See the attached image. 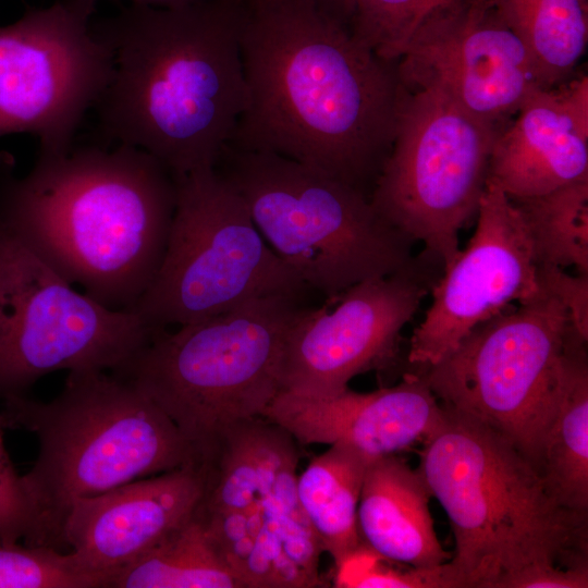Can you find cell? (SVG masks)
<instances>
[{
    "label": "cell",
    "mask_w": 588,
    "mask_h": 588,
    "mask_svg": "<svg viewBox=\"0 0 588 588\" xmlns=\"http://www.w3.org/2000/svg\"><path fill=\"white\" fill-rule=\"evenodd\" d=\"M427 292L428 282L413 262L352 285L332 310L306 305L285 338L280 391L327 396L348 388L355 376L389 364Z\"/></svg>",
    "instance_id": "cell-14"
},
{
    "label": "cell",
    "mask_w": 588,
    "mask_h": 588,
    "mask_svg": "<svg viewBox=\"0 0 588 588\" xmlns=\"http://www.w3.org/2000/svg\"><path fill=\"white\" fill-rule=\"evenodd\" d=\"M510 200L527 229L537 264L573 266L588 274V177Z\"/></svg>",
    "instance_id": "cell-26"
},
{
    "label": "cell",
    "mask_w": 588,
    "mask_h": 588,
    "mask_svg": "<svg viewBox=\"0 0 588 588\" xmlns=\"http://www.w3.org/2000/svg\"><path fill=\"white\" fill-rule=\"evenodd\" d=\"M156 330L75 291L0 228V400L58 370H117Z\"/></svg>",
    "instance_id": "cell-11"
},
{
    "label": "cell",
    "mask_w": 588,
    "mask_h": 588,
    "mask_svg": "<svg viewBox=\"0 0 588 588\" xmlns=\"http://www.w3.org/2000/svg\"><path fill=\"white\" fill-rule=\"evenodd\" d=\"M327 11L336 15L345 22L344 13L347 0H316Z\"/></svg>",
    "instance_id": "cell-34"
},
{
    "label": "cell",
    "mask_w": 588,
    "mask_h": 588,
    "mask_svg": "<svg viewBox=\"0 0 588 588\" xmlns=\"http://www.w3.org/2000/svg\"><path fill=\"white\" fill-rule=\"evenodd\" d=\"M306 297L271 295L217 316L158 329L111 373L147 394L200 464L233 424L259 417L281 390L287 331Z\"/></svg>",
    "instance_id": "cell-6"
},
{
    "label": "cell",
    "mask_w": 588,
    "mask_h": 588,
    "mask_svg": "<svg viewBox=\"0 0 588 588\" xmlns=\"http://www.w3.org/2000/svg\"><path fill=\"white\" fill-rule=\"evenodd\" d=\"M443 408L417 470L452 527L449 588H587L588 516L561 505L509 440Z\"/></svg>",
    "instance_id": "cell-4"
},
{
    "label": "cell",
    "mask_w": 588,
    "mask_h": 588,
    "mask_svg": "<svg viewBox=\"0 0 588 588\" xmlns=\"http://www.w3.org/2000/svg\"><path fill=\"white\" fill-rule=\"evenodd\" d=\"M243 5L248 102L226 145L295 160L370 197L405 93L396 68L316 0Z\"/></svg>",
    "instance_id": "cell-1"
},
{
    "label": "cell",
    "mask_w": 588,
    "mask_h": 588,
    "mask_svg": "<svg viewBox=\"0 0 588 588\" xmlns=\"http://www.w3.org/2000/svg\"><path fill=\"white\" fill-rule=\"evenodd\" d=\"M243 12L237 0L130 2L90 23L112 59L95 106L101 137L148 152L174 176L213 168L248 102Z\"/></svg>",
    "instance_id": "cell-3"
},
{
    "label": "cell",
    "mask_w": 588,
    "mask_h": 588,
    "mask_svg": "<svg viewBox=\"0 0 588 588\" xmlns=\"http://www.w3.org/2000/svg\"><path fill=\"white\" fill-rule=\"evenodd\" d=\"M341 588H449L443 565L417 568L392 561L362 542L335 566Z\"/></svg>",
    "instance_id": "cell-30"
},
{
    "label": "cell",
    "mask_w": 588,
    "mask_h": 588,
    "mask_svg": "<svg viewBox=\"0 0 588 588\" xmlns=\"http://www.w3.org/2000/svg\"><path fill=\"white\" fill-rule=\"evenodd\" d=\"M295 439L262 417L229 427L216 442L206 468V490L199 509L249 511L260 505L268 479L297 457Z\"/></svg>",
    "instance_id": "cell-20"
},
{
    "label": "cell",
    "mask_w": 588,
    "mask_h": 588,
    "mask_svg": "<svg viewBox=\"0 0 588 588\" xmlns=\"http://www.w3.org/2000/svg\"><path fill=\"white\" fill-rule=\"evenodd\" d=\"M241 195L268 246L328 303L413 264L408 237L358 188L272 152L225 145L213 167Z\"/></svg>",
    "instance_id": "cell-7"
},
{
    "label": "cell",
    "mask_w": 588,
    "mask_h": 588,
    "mask_svg": "<svg viewBox=\"0 0 588 588\" xmlns=\"http://www.w3.org/2000/svg\"><path fill=\"white\" fill-rule=\"evenodd\" d=\"M443 411L424 376L406 373L394 387L366 393L346 388L311 397L280 391L260 417L299 444L343 445L371 463L422 443Z\"/></svg>",
    "instance_id": "cell-17"
},
{
    "label": "cell",
    "mask_w": 588,
    "mask_h": 588,
    "mask_svg": "<svg viewBox=\"0 0 588 588\" xmlns=\"http://www.w3.org/2000/svg\"><path fill=\"white\" fill-rule=\"evenodd\" d=\"M406 88H437L495 125L547 88L490 0H450L416 30L396 66Z\"/></svg>",
    "instance_id": "cell-13"
},
{
    "label": "cell",
    "mask_w": 588,
    "mask_h": 588,
    "mask_svg": "<svg viewBox=\"0 0 588 588\" xmlns=\"http://www.w3.org/2000/svg\"><path fill=\"white\" fill-rule=\"evenodd\" d=\"M205 490L206 468L193 464L77 500L63 524L62 547L110 588L119 571L195 514Z\"/></svg>",
    "instance_id": "cell-16"
},
{
    "label": "cell",
    "mask_w": 588,
    "mask_h": 588,
    "mask_svg": "<svg viewBox=\"0 0 588 588\" xmlns=\"http://www.w3.org/2000/svg\"><path fill=\"white\" fill-rule=\"evenodd\" d=\"M175 204L172 172L135 147L38 154L23 176L0 154V228L110 309L131 311L152 282Z\"/></svg>",
    "instance_id": "cell-2"
},
{
    "label": "cell",
    "mask_w": 588,
    "mask_h": 588,
    "mask_svg": "<svg viewBox=\"0 0 588 588\" xmlns=\"http://www.w3.org/2000/svg\"><path fill=\"white\" fill-rule=\"evenodd\" d=\"M0 421V541H25L32 529V511L22 476L17 474L4 442Z\"/></svg>",
    "instance_id": "cell-31"
},
{
    "label": "cell",
    "mask_w": 588,
    "mask_h": 588,
    "mask_svg": "<svg viewBox=\"0 0 588 588\" xmlns=\"http://www.w3.org/2000/svg\"><path fill=\"white\" fill-rule=\"evenodd\" d=\"M414 91L405 88L370 201L444 268L460 252V230L477 215L500 130L437 88Z\"/></svg>",
    "instance_id": "cell-10"
},
{
    "label": "cell",
    "mask_w": 588,
    "mask_h": 588,
    "mask_svg": "<svg viewBox=\"0 0 588 588\" xmlns=\"http://www.w3.org/2000/svg\"><path fill=\"white\" fill-rule=\"evenodd\" d=\"M240 1L241 3H248V2H252V1H256V0H237Z\"/></svg>",
    "instance_id": "cell-35"
},
{
    "label": "cell",
    "mask_w": 588,
    "mask_h": 588,
    "mask_svg": "<svg viewBox=\"0 0 588 588\" xmlns=\"http://www.w3.org/2000/svg\"><path fill=\"white\" fill-rule=\"evenodd\" d=\"M90 10H95L98 0H74ZM209 0H130L131 3H140L154 8L179 9L203 3Z\"/></svg>",
    "instance_id": "cell-33"
},
{
    "label": "cell",
    "mask_w": 588,
    "mask_h": 588,
    "mask_svg": "<svg viewBox=\"0 0 588 588\" xmlns=\"http://www.w3.org/2000/svg\"><path fill=\"white\" fill-rule=\"evenodd\" d=\"M572 331L563 305L542 290L513 311L477 326L421 375L445 408L492 429L538 469Z\"/></svg>",
    "instance_id": "cell-9"
},
{
    "label": "cell",
    "mask_w": 588,
    "mask_h": 588,
    "mask_svg": "<svg viewBox=\"0 0 588 588\" xmlns=\"http://www.w3.org/2000/svg\"><path fill=\"white\" fill-rule=\"evenodd\" d=\"M369 464L352 449L333 444L297 475L298 501L334 567L363 542L357 512Z\"/></svg>",
    "instance_id": "cell-22"
},
{
    "label": "cell",
    "mask_w": 588,
    "mask_h": 588,
    "mask_svg": "<svg viewBox=\"0 0 588 588\" xmlns=\"http://www.w3.org/2000/svg\"><path fill=\"white\" fill-rule=\"evenodd\" d=\"M490 1L529 51L547 88L574 70L588 39L585 0Z\"/></svg>",
    "instance_id": "cell-25"
},
{
    "label": "cell",
    "mask_w": 588,
    "mask_h": 588,
    "mask_svg": "<svg viewBox=\"0 0 588 588\" xmlns=\"http://www.w3.org/2000/svg\"><path fill=\"white\" fill-rule=\"evenodd\" d=\"M477 216L467 246L432 286L431 305L411 339L408 362L413 365H436L477 326L512 303H527L542 292L527 229L495 184L487 181Z\"/></svg>",
    "instance_id": "cell-15"
},
{
    "label": "cell",
    "mask_w": 588,
    "mask_h": 588,
    "mask_svg": "<svg viewBox=\"0 0 588 588\" xmlns=\"http://www.w3.org/2000/svg\"><path fill=\"white\" fill-rule=\"evenodd\" d=\"M430 490L417 469L397 455L371 462L358 503L364 543L382 556L417 568L446 563L429 509Z\"/></svg>",
    "instance_id": "cell-19"
},
{
    "label": "cell",
    "mask_w": 588,
    "mask_h": 588,
    "mask_svg": "<svg viewBox=\"0 0 588 588\" xmlns=\"http://www.w3.org/2000/svg\"><path fill=\"white\" fill-rule=\"evenodd\" d=\"M297 458L287 462L266 485L260 497V539L277 588L322 587L319 541L296 491Z\"/></svg>",
    "instance_id": "cell-23"
},
{
    "label": "cell",
    "mask_w": 588,
    "mask_h": 588,
    "mask_svg": "<svg viewBox=\"0 0 588 588\" xmlns=\"http://www.w3.org/2000/svg\"><path fill=\"white\" fill-rule=\"evenodd\" d=\"M110 588H240L195 514L119 571Z\"/></svg>",
    "instance_id": "cell-24"
},
{
    "label": "cell",
    "mask_w": 588,
    "mask_h": 588,
    "mask_svg": "<svg viewBox=\"0 0 588 588\" xmlns=\"http://www.w3.org/2000/svg\"><path fill=\"white\" fill-rule=\"evenodd\" d=\"M537 278L540 287L563 305L575 332L588 341V274L574 277L561 267L538 264Z\"/></svg>",
    "instance_id": "cell-32"
},
{
    "label": "cell",
    "mask_w": 588,
    "mask_h": 588,
    "mask_svg": "<svg viewBox=\"0 0 588 588\" xmlns=\"http://www.w3.org/2000/svg\"><path fill=\"white\" fill-rule=\"evenodd\" d=\"M4 429L35 434L38 455L22 476L32 511L24 543L63 551L71 506L127 482L199 464L170 417L143 391L103 370L69 371L50 402L3 400Z\"/></svg>",
    "instance_id": "cell-5"
},
{
    "label": "cell",
    "mask_w": 588,
    "mask_h": 588,
    "mask_svg": "<svg viewBox=\"0 0 588 588\" xmlns=\"http://www.w3.org/2000/svg\"><path fill=\"white\" fill-rule=\"evenodd\" d=\"M587 342L573 332L560 400L538 467L554 499L585 516H588Z\"/></svg>",
    "instance_id": "cell-21"
},
{
    "label": "cell",
    "mask_w": 588,
    "mask_h": 588,
    "mask_svg": "<svg viewBox=\"0 0 588 588\" xmlns=\"http://www.w3.org/2000/svg\"><path fill=\"white\" fill-rule=\"evenodd\" d=\"M588 177V78L540 88L499 132L487 181L510 198L546 194Z\"/></svg>",
    "instance_id": "cell-18"
},
{
    "label": "cell",
    "mask_w": 588,
    "mask_h": 588,
    "mask_svg": "<svg viewBox=\"0 0 588 588\" xmlns=\"http://www.w3.org/2000/svg\"><path fill=\"white\" fill-rule=\"evenodd\" d=\"M108 588L70 551L0 541V588Z\"/></svg>",
    "instance_id": "cell-29"
},
{
    "label": "cell",
    "mask_w": 588,
    "mask_h": 588,
    "mask_svg": "<svg viewBox=\"0 0 588 588\" xmlns=\"http://www.w3.org/2000/svg\"><path fill=\"white\" fill-rule=\"evenodd\" d=\"M93 12L56 0L0 26V137L33 135L41 155L71 150L112 72L110 51L90 29Z\"/></svg>",
    "instance_id": "cell-12"
},
{
    "label": "cell",
    "mask_w": 588,
    "mask_h": 588,
    "mask_svg": "<svg viewBox=\"0 0 588 588\" xmlns=\"http://www.w3.org/2000/svg\"><path fill=\"white\" fill-rule=\"evenodd\" d=\"M197 512L240 588H277L271 564L260 540V505L249 511L205 512L198 507Z\"/></svg>",
    "instance_id": "cell-28"
},
{
    "label": "cell",
    "mask_w": 588,
    "mask_h": 588,
    "mask_svg": "<svg viewBox=\"0 0 588 588\" xmlns=\"http://www.w3.org/2000/svg\"><path fill=\"white\" fill-rule=\"evenodd\" d=\"M450 0H347L345 23L352 36L379 58L393 62L419 26Z\"/></svg>",
    "instance_id": "cell-27"
},
{
    "label": "cell",
    "mask_w": 588,
    "mask_h": 588,
    "mask_svg": "<svg viewBox=\"0 0 588 588\" xmlns=\"http://www.w3.org/2000/svg\"><path fill=\"white\" fill-rule=\"evenodd\" d=\"M174 177L164 256L131 309L147 327L183 326L255 298L314 292L268 246L241 195L215 168Z\"/></svg>",
    "instance_id": "cell-8"
}]
</instances>
